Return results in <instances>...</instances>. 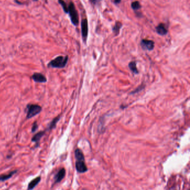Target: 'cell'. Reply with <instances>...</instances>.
I'll use <instances>...</instances> for the list:
<instances>
[{
    "instance_id": "cell-1",
    "label": "cell",
    "mask_w": 190,
    "mask_h": 190,
    "mask_svg": "<svg viewBox=\"0 0 190 190\" xmlns=\"http://www.w3.org/2000/svg\"><path fill=\"white\" fill-rule=\"evenodd\" d=\"M68 56H59L49 62L47 65L48 67L54 68H64L68 61Z\"/></svg>"
},
{
    "instance_id": "cell-2",
    "label": "cell",
    "mask_w": 190,
    "mask_h": 190,
    "mask_svg": "<svg viewBox=\"0 0 190 190\" xmlns=\"http://www.w3.org/2000/svg\"><path fill=\"white\" fill-rule=\"evenodd\" d=\"M68 14L69 15L72 24L76 26L78 25L79 22V15L78 11L76 9L75 5L72 2H70L68 5Z\"/></svg>"
},
{
    "instance_id": "cell-3",
    "label": "cell",
    "mask_w": 190,
    "mask_h": 190,
    "mask_svg": "<svg viewBox=\"0 0 190 190\" xmlns=\"http://www.w3.org/2000/svg\"><path fill=\"white\" fill-rule=\"evenodd\" d=\"M26 118L30 119L39 114L42 111V107L38 104H30L27 105Z\"/></svg>"
},
{
    "instance_id": "cell-4",
    "label": "cell",
    "mask_w": 190,
    "mask_h": 190,
    "mask_svg": "<svg viewBox=\"0 0 190 190\" xmlns=\"http://www.w3.org/2000/svg\"><path fill=\"white\" fill-rule=\"evenodd\" d=\"M81 30L82 35V41L86 43L88 34V24L86 18H83L81 22Z\"/></svg>"
},
{
    "instance_id": "cell-5",
    "label": "cell",
    "mask_w": 190,
    "mask_h": 190,
    "mask_svg": "<svg viewBox=\"0 0 190 190\" xmlns=\"http://www.w3.org/2000/svg\"><path fill=\"white\" fill-rule=\"evenodd\" d=\"M140 46L143 50H153L154 47V42L151 40L142 39L140 41Z\"/></svg>"
},
{
    "instance_id": "cell-6",
    "label": "cell",
    "mask_w": 190,
    "mask_h": 190,
    "mask_svg": "<svg viewBox=\"0 0 190 190\" xmlns=\"http://www.w3.org/2000/svg\"><path fill=\"white\" fill-rule=\"evenodd\" d=\"M31 78L32 80H34V82H36L45 83L47 82V78L46 76H43V74L40 73V72L34 73L31 76Z\"/></svg>"
},
{
    "instance_id": "cell-7",
    "label": "cell",
    "mask_w": 190,
    "mask_h": 190,
    "mask_svg": "<svg viewBox=\"0 0 190 190\" xmlns=\"http://www.w3.org/2000/svg\"><path fill=\"white\" fill-rule=\"evenodd\" d=\"M76 171L79 173H84L88 170L84 161H76Z\"/></svg>"
},
{
    "instance_id": "cell-8",
    "label": "cell",
    "mask_w": 190,
    "mask_h": 190,
    "mask_svg": "<svg viewBox=\"0 0 190 190\" xmlns=\"http://www.w3.org/2000/svg\"><path fill=\"white\" fill-rule=\"evenodd\" d=\"M156 30L157 34L161 36H165L168 33V29L163 23H161L158 25L157 26V27H156Z\"/></svg>"
},
{
    "instance_id": "cell-9",
    "label": "cell",
    "mask_w": 190,
    "mask_h": 190,
    "mask_svg": "<svg viewBox=\"0 0 190 190\" xmlns=\"http://www.w3.org/2000/svg\"><path fill=\"white\" fill-rule=\"evenodd\" d=\"M65 174H66V171H65V169L63 168V169H60L54 177V179H55L54 183L55 184V183L60 182L61 180L64 178Z\"/></svg>"
},
{
    "instance_id": "cell-10",
    "label": "cell",
    "mask_w": 190,
    "mask_h": 190,
    "mask_svg": "<svg viewBox=\"0 0 190 190\" xmlns=\"http://www.w3.org/2000/svg\"><path fill=\"white\" fill-rule=\"evenodd\" d=\"M41 177L39 176L35 178V179H32V181L29 183L27 190H32L41 181Z\"/></svg>"
},
{
    "instance_id": "cell-11",
    "label": "cell",
    "mask_w": 190,
    "mask_h": 190,
    "mask_svg": "<svg viewBox=\"0 0 190 190\" xmlns=\"http://www.w3.org/2000/svg\"><path fill=\"white\" fill-rule=\"evenodd\" d=\"M45 134V131H40L39 132L36 133V134H35L34 136L32 137L31 141L38 144L40 142V140H41V138L44 136Z\"/></svg>"
},
{
    "instance_id": "cell-12",
    "label": "cell",
    "mask_w": 190,
    "mask_h": 190,
    "mask_svg": "<svg viewBox=\"0 0 190 190\" xmlns=\"http://www.w3.org/2000/svg\"><path fill=\"white\" fill-rule=\"evenodd\" d=\"M18 172V170H14L10 172L8 174H5L0 175V182H4L7 179H10L14 174Z\"/></svg>"
},
{
    "instance_id": "cell-13",
    "label": "cell",
    "mask_w": 190,
    "mask_h": 190,
    "mask_svg": "<svg viewBox=\"0 0 190 190\" xmlns=\"http://www.w3.org/2000/svg\"><path fill=\"white\" fill-rule=\"evenodd\" d=\"M122 24L119 21H117L115 24L114 26L113 27V31L115 36H117L119 34L120 30L122 28Z\"/></svg>"
},
{
    "instance_id": "cell-14",
    "label": "cell",
    "mask_w": 190,
    "mask_h": 190,
    "mask_svg": "<svg viewBox=\"0 0 190 190\" xmlns=\"http://www.w3.org/2000/svg\"><path fill=\"white\" fill-rule=\"evenodd\" d=\"M75 157L76 161H85L84 154L80 149H76L75 151Z\"/></svg>"
},
{
    "instance_id": "cell-15",
    "label": "cell",
    "mask_w": 190,
    "mask_h": 190,
    "mask_svg": "<svg viewBox=\"0 0 190 190\" xmlns=\"http://www.w3.org/2000/svg\"><path fill=\"white\" fill-rule=\"evenodd\" d=\"M130 71L133 72L134 74H138L139 73V71L138 69L137 68L136 63L135 61H131L129 63L128 65Z\"/></svg>"
},
{
    "instance_id": "cell-16",
    "label": "cell",
    "mask_w": 190,
    "mask_h": 190,
    "mask_svg": "<svg viewBox=\"0 0 190 190\" xmlns=\"http://www.w3.org/2000/svg\"><path fill=\"white\" fill-rule=\"evenodd\" d=\"M60 117H61L60 115H58L56 117H55V118L53 119V121L50 122L49 126V130H51V129H54V128H55L57 122H59V121L60 119Z\"/></svg>"
},
{
    "instance_id": "cell-17",
    "label": "cell",
    "mask_w": 190,
    "mask_h": 190,
    "mask_svg": "<svg viewBox=\"0 0 190 190\" xmlns=\"http://www.w3.org/2000/svg\"><path fill=\"white\" fill-rule=\"evenodd\" d=\"M131 7L134 11L139 10L141 8V5L140 4V2L138 1H134L131 4Z\"/></svg>"
},
{
    "instance_id": "cell-18",
    "label": "cell",
    "mask_w": 190,
    "mask_h": 190,
    "mask_svg": "<svg viewBox=\"0 0 190 190\" xmlns=\"http://www.w3.org/2000/svg\"><path fill=\"white\" fill-rule=\"evenodd\" d=\"M58 2L59 4H60V5L61 6V7L63 8V10L64 11L65 13L68 14V6L67 5V4L65 3V2H64V1H61V0H59L58 1Z\"/></svg>"
},
{
    "instance_id": "cell-19",
    "label": "cell",
    "mask_w": 190,
    "mask_h": 190,
    "mask_svg": "<svg viewBox=\"0 0 190 190\" xmlns=\"http://www.w3.org/2000/svg\"><path fill=\"white\" fill-rule=\"evenodd\" d=\"M144 88V85H140V86H138L137 89L134 90L133 92H132L130 94H132L136 93H138V92H140V91L142 90Z\"/></svg>"
},
{
    "instance_id": "cell-20",
    "label": "cell",
    "mask_w": 190,
    "mask_h": 190,
    "mask_svg": "<svg viewBox=\"0 0 190 190\" xmlns=\"http://www.w3.org/2000/svg\"><path fill=\"white\" fill-rule=\"evenodd\" d=\"M38 129V124H37V122H35L33 124H32V128H31V131L32 132H35Z\"/></svg>"
},
{
    "instance_id": "cell-21",
    "label": "cell",
    "mask_w": 190,
    "mask_h": 190,
    "mask_svg": "<svg viewBox=\"0 0 190 190\" xmlns=\"http://www.w3.org/2000/svg\"><path fill=\"white\" fill-rule=\"evenodd\" d=\"M121 2V1H114V3L116 4H119Z\"/></svg>"
}]
</instances>
